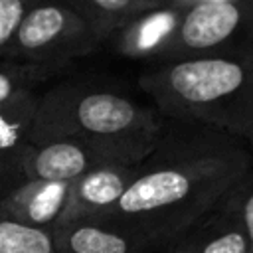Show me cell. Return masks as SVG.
<instances>
[{
    "mask_svg": "<svg viewBox=\"0 0 253 253\" xmlns=\"http://www.w3.org/2000/svg\"><path fill=\"white\" fill-rule=\"evenodd\" d=\"M237 192V190H235ZM235 192L213 213L192 227L172 253H253L249 231L235 204Z\"/></svg>",
    "mask_w": 253,
    "mask_h": 253,
    "instance_id": "11",
    "label": "cell"
},
{
    "mask_svg": "<svg viewBox=\"0 0 253 253\" xmlns=\"http://www.w3.org/2000/svg\"><path fill=\"white\" fill-rule=\"evenodd\" d=\"M38 93L0 109V198L22 184L24 150L30 144Z\"/></svg>",
    "mask_w": 253,
    "mask_h": 253,
    "instance_id": "12",
    "label": "cell"
},
{
    "mask_svg": "<svg viewBox=\"0 0 253 253\" xmlns=\"http://www.w3.org/2000/svg\"><path fill=\"white\" fill-rule=\"evenodd\" d=\"M235 204H237V210L243 217V223L249 231V237H251V247H253V172L251 176L237 188L235 192Z\"/></svg>",
    "mask_w": 253,
    "mask_h": 253,
    "instance_id": "17",
    "label": "cell"
},
{
    "mask_svg": "<svg viewBox=\"0 0 253 253\" xmlns=\"http://www.w3.org/2000/svg\"><path fill=\"white\" fill-rule=\"evenodd\" d=\"M162 253H172V251H162Z\"/></svg>",
    "mask_w": 253,
    "mask_h": 253,
    "instance_id": "19",
    "label": "cell"
},
{
    "mask_svg": "<svg viewBox=\"0 0 253 253\" xmlns=\"http://www.w3.org/2000/svg\"><path fill=\"white\" fill-rule=\"evenodd\" d=\"M87 20L105 42L142 10L164 4L162 0H59Z\"/></svg>",
    "mask_w": 253,
    "mask_h": 253,
    "instance_id": "13",
    "label": "cell"
},
{
    "mask_svg": "<svg viewBox=\"0 0 253 253\" xmlns=\"http://www.w3.org/2000/svg\"><path fill=\"white\" fill-rule=\"evenodd\" d=\"M40 0H0V53L12 40L22 18Z\"/></svg>",
    "mask_w": 253,
    "mask_h": 253,
    "instance_id": "16",
    "label": "cell"
},
{
    "mask_svg": "<svg viewBox=\"0 0 253 253\" xmlns=\"http://www.w3.org/2000/svg\"><path fill=\"white\" fill-rule=\"evenodd\" d=\"M121 164L101 146L79 138H59L42 144H28L24 150L22 170L26 180L67 182L71 184L85 172L103 166Z\"/></svg>",
    "mask_w": 253,
    "mask_h": 253,
    "instance_id": "6",
    "label": "cell"
},
{
    "mask_svg": "<svg viewBox=\"0 0 253 253\" xmlns=\"http://www.w3.org/2000/svg\"><path fill=\"white\" fill-rule=\"evenodd\" d=\"M61 71V67L0 59V109L34 95L42 83L59 75Z\"/></svg>",
    "mask_w": 253,
    "mask_h": 253,
    "instance_id": "14",
    "label": "cell"
},
{
    "mask_svg": "<svg viewBox=\"0 0 253 253\" xmlns=\"http://www.w3.org/2000/svg\"><path fill=\"white\" fill-rule=\"evenodd\" d=\"M0 253H55L49 231L0 219Z\"/></svg>",
    "mask_w": 253,
    "mask_h": 253,
    "instance_id": "15",
    "label": "cell"
},
{
    "mask_svg": "<svg viewBox=\"0 0 253 253\" xmlns=\"http://www.w3.org/2000/svg\"><path fill=\"white\" fill-rule=\"evenodd\" d=\"M164 117L125 93L63 81L38 97L32 144L79 138L111 152L121 164H138L156 144Z\"/></svg>",
    "mask_w": 253,
    "mask_h": 253,
    "instance_id": "3",
    "label": "cell"
},
{
    "mask_svg": "<svg viewBox=\"0 0 253 253\" xmlns=\"http://www.w3.org/2000/svg\"><path fill=\"white\" fill-rule=\"evenodd\" d=\"M253 172V148L215 128L164 117L154 148L107 217L130 229L152 253L172 249L223 206Z\"/></svg>",
    "mask_w": 253,
    "mask_h": 253,
    "instance_id": "1",
    "label": "cell"
},
{
    "mask_svg": "<svg viewBox=\"0 0 253 253\" xmlns=\"http://www.w3.org/2000/svg\"><path fill=\"white\" fill-rule=\"evenodd\" d=\"M184 12L186 8L174 4L142 10L111 36L115 51L130 59H148L154 63L178 32Z\"/></svg>",
    "mask_w": 253,
    "mask_h": 253,
    "instance_id": "9",
    "label": "cell"
},
{
    "mask_svg": "<svg viewBox=\"0 0 253 253\" xmlns=\"http://www.w3.org/2000/svg\"><path fill=\"white\" fill-rule=\"evenodd\" d=\"M138 164H103L69 184L67 204L59 217H97L111 211L136 176Z\"/></svg>",
    "mask_w": 253,
    "mask_h": 253,
    "instance_id": "8",
    "label": "cell"
},
{
    "mask_svg": "<svg viewBox=\"0 0 253 253\" xmlns=\"http://www.w3.org/2000/svg\"><path fill=\"white\" fill-rule=\"evenodd\" d=\"M105 38L59 0H40L22 18L0 59L61 67L93 53Z\"/></svg>",
    "mask_w": 253,
    "mask_h": 253,
    "instance_id": "4",
    "label": "cell"
},
{
    "mask_svg": "<svg viewBox=\"0 0 253 253\" xmlns=\"http://www.w3.org/2000/svg\"><path fill=\"white\" fill-rule=\"evenodd\" d=\"M162 2H164V4H166V0H162Z\"/></svg>",
    "mask_w": 253,
    "mask_h": 253,
    "instance_id": "20",
    "label": "cell"
},
{
    "mask_svg": "<svg viewBox=\"0 0 253 253\" xmlns=\"http://www.w3.org/2000/svg\"><path fill=\"white\" fill-rule=\"evenodd\" d=\"M67 194V182L24 180L0 198V219H10L51 233L65 210Z\"/></svg>",
    "mask_w": 253,
    "mask_h": 253,
    "instance_id": "10",
    "label": "cell"
},
{
    "mask_svg": "<svg viewBox=\"0 0 253 253\" xmlns=\"http://www.w3.org/2000/svg\"><path fill=\"white\" fill-rule=\"evenodd\" d=\"M138 83L162 117L227 132L253 148V51L154 63Z\"/></svg>",
    "mask_w": 253,
    "mask_h": 253,
    "instance_id": "2",
    "label": "cell"
},
{
    "mask_svg": "<svg viewBox=\"0 0 253 253\" xmlns=\"http://www.w3.org/2000/svg\"><path fill=\"white\" fill-rule=\"evenodd\" d=\"M213 2H229V0H166V4H174L180 8H192L198 4H213Z\"/></svg>",
    "mask_w": 253,
    "mask_h": 253,
    "instance_id": "18",
    "label": "cell"
},
{
    "mask_svg": "<svg viewBox=\"0 0 253 253\" xmlns=\"http://www.w3.org/2000/svg\"><path fill=\"white\" fill-rule=\"evenodd\" d=\"M253 51V0L186 8L178 32L154 63Z\"/></svg>",
    "mask_w": 253,
    "mask_h": 253,
    "instance_id": "5",
    "label": "cell"
},
{
    "mask_svg": "<svg viewBox=\"0 0 253 253\" xmlns=\"http://www.w3.org/2000/svg\"><path fill=\"white\" fill-rule=\"evenodd\" d=\"M51 239L55 253H152L130 229L107 217L61 219Z\"/></svg>",
    "mask_w": 253,
    "mask_h": 253,
    "instance_id": "7",
    "label": "cell"
}]
</instances>
